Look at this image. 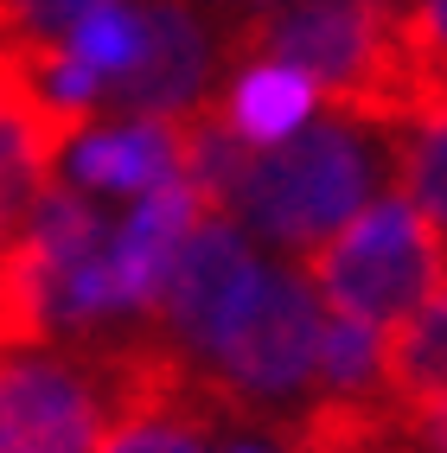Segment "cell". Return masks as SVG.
Here are the masks:
<instances>
[{"mask_svg":"<svg viewBox=\"0 0 447 453\" xmlns=\"http://www.w3.org/2000/svg\"><path fill=\"white\" fill-rule=\"evenodd\" d=\"M403 0H288L256 19L262 65L301 71L320 96L365 115H422L397 39Z\"/></svg>","mask_w":447,"mask_h":453,"instance_id":"6da1fadb","label":"cell"},{"mask_svg":"<svg viewBox=\"0 0 447 453\" xmlns=\"http://www.w3.org/2000/svg\"><path fill=\"white\" fill-rule=\"evenodd\" d=\"M377 192V154L351 122H307L275 147H250L243 173L224 198L256 236L320 250L339 224H351Z\"/></svg>","mask_w":447,"mask_h":453,"instance_id":"7a4b0ae2","label":"cell"},{"mask_svg":"<svg viewBox=\"0 0 447 453\" xmlns=\"http://www.w3.org/2000/svg\"><path fill=\"white\" fill-rule=\"evenodd\" d=\"M301 281L339 319L390 332L447 281V250H441V230L409 198H371L351 224H339L307 256Z\"/></svg>","mask_w":447,"mask_h":453,"instance_id":"3957f363","label":"cell"},{"mask_svg":"<svg viewBox=\"0 0 447 453\" xmlns=\"http://www.w3.org/2000/svg\"><path fill=\"white\" fill-rule=\"evenodd\" d=\"M320 319L326 307L313 300V288L288 268H256V281L243 288V300L224 313L218 339L204 345V357L218 365L224 383H236L243 396H294L313 377V351H320Z\"/></svg>","mask_w":447,"mask_h":453,"instance_id":"277c9868","label":"cell"},{"mask_svg":"<svg viewBox=\"0 0 447 453\" xmlns=\"http://www.w3.org/2000/svg\"><path fill=\"white\" fill-rule=\"evenodd\" d=\"M103 365L58 351H0V453H96L109 428Z\"/></svg>","mask_w":447,"mask_h":453,"instance_id":"5b68a950","label":"cell"},{"mask_svg":"<svg viewBox=\"0 0 447 453\" xmlns=\"http://www.w3.org/2000/svg\"><path fill=\"white\" fill-rule=\"evenodd\" d=\"M198 218H204V204L192 198L186 179L147 192L128 218L109 230V243H103V307L109 313L160 307V288L173 275L179 250H186V236L198 230Z\"/></svg>","mask_w":447,"mask_h":453,"instance_id":"8992f818","label":"cell"},{"mask_svg":"<svg viewBox=\"0 0 447 453\" xmlns=\"http://www.w3.org/2000/svg\"><path fill=\"white\" fill-rule=\"evenodd\" d=\"M204 71H212V45H204V26L192 19V7L186 0H154V7H141L135 65L109 83V96L135 109L141 122H179V115H192Z\"/></svg>","mask_w":447,"mask_h":453,"instance_id":"52a82bcc","label":"cell"},{"mask_svg":"<svg viewBox=\"0 0 447 453\" xmlns=\"http://www.w3.org/2000/svg\"><path fill=\"white\" fill-rule=\"evenodd\" d=\"M256 250L236 236L230 218H198V230L186 236V250H179L173 262V275L160 288V307L173 319V332L186 339L192 351H204L218 339V326L224 313L243 300V288L256 281Z\"/></svg>","mask_w":447,"mask_h":453,"instance_id":"ba28073f","label":"cell"},{"mask_svg":"<svg viewBox=\"0 0 447 453\" xmlns=\"http://www.w3.org/2000/svg\"><path fill=\"white\" fill-rule=\"evenodd\" d=\"M71 173L89 192H160L179 179V128L173 122H122V128H83L71 147Z\"/></svg>","mask_w":447,"mask_h":453,"instance_id":"9c48e42d","label":"cell"},{"mask_svg":"<svg viewBox=\"0 0 447 453\" xmlns=\"http://www.w3.org/2000/svg\"><path fill=\"white\" fill-rule=\"evenodd\" d=\"M166 365L154 357H128V365H109V396L115 415L96 441V453H204L198 428L186 415H173V389H166Z\"/></svg>","mask_w":447,"mask_h":453,"instance_id":"30bf717a","label":"cell"},{"mask_svg":"<svg viewBox=\"0 0 447 453\" xmlns=\"http://www.w3.org/2000/svg\"><path fill=\"white\" fill-rule=\"evenodd\" d=\"M383 377L409 415L447 409V281L403 326L383 332Z\"/></svg>","mask_w":447,"mask_h":453,"instance_id":"8fae6325","label":"cell"},{"mask_svg":"<svg viewBox=\"0 0 447 453\" xmlns=\"http://www.w3.org/2000/svg\"><path fill=\"white\" fill-rule=\"evenodd\" d=\"M313 103H320V89L301 71H288V65H250L243 77H236V89H230V103H224L218 122L243 147H275V141L301 134L313 122Z\"/></svg>","mask_w":447,"mask_h":453,"instance_id":"7c38bea8","label":"cell"},{"mask_svg":"<svg viewBox=\"0 0 447 453\" xmlns=\"http://www.w3.org/2000/svg\"><path fill=\"white\" fill-rule=\"evenodd\" d=\"M58 51L77 58V65L109 89L115 77L135 65V51H141V7H128V0H103V7H89V13L71 26Z\"/></svg>","mask_w":447,"mask_h":453,"instance_id":"4fadbf2b","label":"cell"},{"mask_svg":"<svg viewBox=\"0 0 447 453\" xmlns=\"http://www.w3.org/2000/svg\"><path fill=\"white\" fill-rule=\"evenodd\" d=\"M383 371V332L358 326V319H339L326 313L320 319V351H313V377L333 389L339 403H358L371 396V377Z\"/></svg>","mask_w":447,"mask_h":453,"instance_id":"5bb4252c","label":"cell"},{"mask_svg":"<svg viewBox=\"0 0 447 453\" xmlns=\"http://www.w3.org/2000/svg\"><path fill=\"white\" fill-rule=\"evenodd\" d=\"M403 186H409L403 198L447 236V109L415 122V134L403 147Z\"/></svg>","mask_w":447,"mask_h":453,"instance_id":"9a60e30c","label":"cell"},{"mask_svg":"<svg viewBox=\"0 0 447 453\" xmlns=\"http://www.w3.org/2000/svg\"><path fill=\"white\" fill-rule=\"evenodd\" d=\"M415 421H422V441L435 453H447V409H428V415H415Z\"/></svg>","mask_w":447,"mask_h":453,"instance_id":"2e32d148","label":"cell"},{"mask_svg":"<svg viewBox=\"0 0 447 453\" xmlns=\"http://www.w3.org/2000/svg\"><path fill=\"white\" fill-rule=\"evenodd\" d=\"M230 7H243V13H275V7H288V0H230Z\"/></svg>","mask_w":447,"mask_h":453,"instance_id":"e0dca14e","label":"cell"},{"mask_svg":"<svg viewBox=\"0 0 447 453\" xmlns=\"http://www.w3.org/2000/svg\"><path fill=\"white\" fill-rule=\"evenodd\" d=\"M236 453H256V447H236Z\"/></svg>","mask_w":447,"mask_h":453,"instance_id":"ac0fdd59","label":"cell"}]
</instances>
